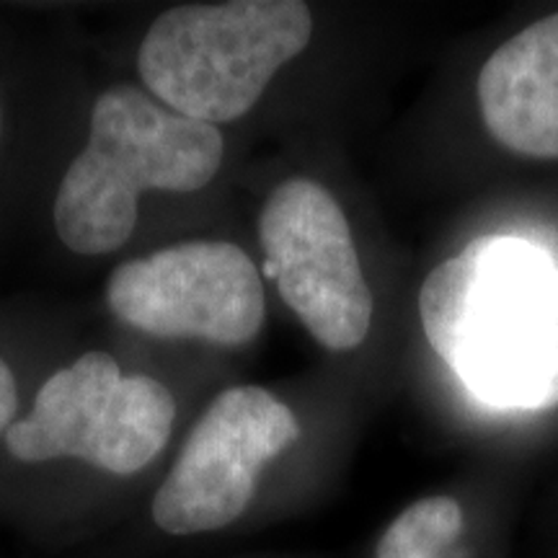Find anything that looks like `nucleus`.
Here are the masks:
<instances>
[{"mask_svg": "<svg viewBox=\"0 0 558 558\" xmlns=\"http://www.w3.org/2000/svg\"><path fill=\"white\" fill-rule=\"evenodd\" d=\"M488 135L522 158L558 160V13L492 52L476 81Z\"/></svg>", "mask_w": 558, "mask_h": 558, "instance_id": "obj_8", "label": "nucleus"}, {"mask_svg": "<svg viewBox=\"0 0 558 558\" xmlns=\"http://www.w3.org/2000/svg\"><path fill=\"white\" fill-rule=\"evenodd\" d=\"M311 37V9L300 0L179 5L145 34L140 78L163 107L218 128L248 114Z\"/></svg>", "mask_w": 558, "mask_h": 558, "instance_id": "obj_3", "label": "nucleus"}, {"mask_svg": "<svg viewBox=\"0 0 558 558\" xmlns=\"http://www.w3.org/2000/svg\"><path fill=\"white\" fill-rule=\"evenodd\" d=\"M19 407V393H16V378H13L11 367L0 360V432L11 424L13 414Z\"/></svg>", "mask_w": 558, "mask_h": 558, "instance_id": "obj_10", "label": "nucleus"}, {"mask_svg": "<svg viewBox=\"0 0 558 558\" xmlns=\"http://www.w3.org/2000/svg\"><path fill=\"white\" fill-rule=\"evenodd\" d=\"M460 533L463 509L456 499H418L386 527L375 558H452Z\"/></svg>", "mask_w": 558, "mask_h": 558, "instance_id": "obj_9", "label": "nucleus"}, {"mask_svg": "<svg viewBox=\"0 0 558 558\" xmlns=\"http://www.w3.org/2000/svg\"><path fill=\"white\" fill-rule=\"evenodd\" d=\"M264 277L329 352H352L373 326V292L344 209L311 179H288L262 207Z\"/></svg>", "mask_w": 558, "mask_h": 558, "instance_id": "obj_5", "label": "nucleus"}, {"mask_svg": "<svg viewBox=\"0 0 558 558\" xmlns=\"http://www.w3.org/2000/svg\"><path fill=\"white\" fill-rule=\"evenodd\" d=\"M300 422L259 386H235L209 403L153 499V520L169 535L228 527L246 512L262 471L295 445Z\"/></svg>", "mask_w": 558, "mask_h": 558, "instance_id": "obj_7", "label": "nucleus"}, {"mask_svg": "<svg viewBox=\"0 0 558 558\" xmlns=\"http://www.w3.org/2000/svg\"><path fill=\"white\" fill-rule=\"evenodd\" d=\"M0 128H3V117H0Z\"/></svg>", "mask_w": 558, "mask_h": 558, "instance_id": "obj_11", "label": "nucleus"}, {"mask_svg": "<svg viewBox=\"0 0 558 558\" xmlns=\"http://www.w3.org/2000/svg\"><path fill=\"white\" fill-rule=\"evenodd\" d=\"M177 401L148 375H122L107 352H88L39 388L32 414L11 422L5 445L24 463L78 458L132 476L169 442Z\"/></svg>", "mask_w": 558, "mask_h": 558, "instance_id": "obj_4", "label": "nucleus"}, {"mask_svg": "<svg viewBox=\"0 0 558 558\" xmlns=\"http://www.w3.org/2000/svg\"><path fill=\"white\" fill-rule=\"evenodd\" d=\"M429 347L481 401L558 403V262L538 243L484 235L429 271L418 290Z\"/></svg>", "mask_w": 558, "mask_h": 558, "instance_id": "obj_1", "label": "nucleus"}, {"mask_svg": "<svg viewBox=\"0 0 558 558\" xmlns=\"http://www.w3.org/2000/svg\"><path fill=\"white\" fill-rule=\"evenodd\" d=\"M226 140L215 124L181 117L135 86L96 99L88 143L54 197V230L81 256L130 239L145 192H199L220 171Z\"/></svg>", "mask_w": 558, "mask_h": 558, "instance_id": "obj_2", "label": "nucleus"}, {"mask_svg": "<svg viewBox=\"0 0 558 558\" xmlns=\"http://www.w3.org/2000/svg\"><path fill=\"white\" fill-rule=\"evenodd\" d=\"M111 313L160 339L241 347L267 318V295L246 251L226 241H190L111 271Z\"/></svg>", "mask_w": 558, "mask_h": 558, "instance_id": "obj_6", "label": "nucleus"}]
</instances>
